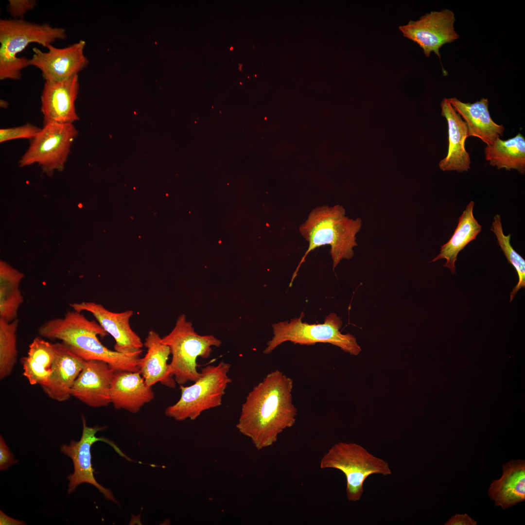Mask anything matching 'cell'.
Returning a JSON list of instances; mask_svg holds the SVG:
<instances>
[{"instance_id": "1", "label": "cell", "mask_w": 525, "mask_h": 525, "mask_svg": "<svg viewBox=\"0 0 525 525\" xmlns=\"http://www.w3.org/2000/svg\"><path fill=\"white\" fill-rule=\"evenodd\" d=\"M293 380L279 370L267 374L248 393L236 427L259 450L273 445L295 423Z\"/></svg>"}, {"instance_id": "2", "label": "cell", "mask_w": 525, "mask_h": 525, "mask_svg": "<svg viewBox=\"0 0 525 525\" xmlns=\"http://www.w3.org/2000/svg\"><path fill=\"white\" fill-rule=\"evenodd\" d=\"M38 333L43 338L60 340L86 361L105 362L115 371H139L142 351L124 354L108 349L98 337L108 333L98 322L88 319L81 312L72 309L63 317L50 319L39 327Z\"/></svg>"}, {"instance_id": "3", "label": "cell", "mask_w": 525, "mask_h": 525, "mask_svg": "<svg viewBox=\"0 0 525 525\" xmlns=\"http://www.w3.org/2000/svg\"><path fill=\"white\" fill-rule=\"evenodd\" d=\"M362 226L361 219H353L346 216L342 206H320L313 209L299 227V233L308 243V247L293 275L290 286L306 256L317 247L330 246L333 269L342 260L352 258L353 248L357 245L356 236Z\"/></svg>"}, {"instance_id": "4", "label": "cell", "mask_w": 525, "mask_h": 525, "mask_svg": "<svg viewBox=\"0 0 525 525\" xmlns=\"http://www.w3.org/2000/svg\"><path fill=\"white\" fill-rule=\"evenodd\" d=\"M67 37L64 28L49 24H38L22 18L0 19V80H19L21 70L29 66V59L18 54L29 44L47 47L56 40Z\"/></svg>"}, {"instance_id": "5", "label": "cell", "mask_w": 525, "mask_h": 525, "mask_svg": "<svg viewBox=\"0 0 525 525\" xmlns=\"http://www.w3.org/2000/svg\"><path fill=\"white\" fill-rule=\"evenodd\" d=\"M161 341L170 349L171 373L180 385L189 381L195 382L200 376V372L197 370V358H209L212 347H219L222 344L213 335L197 333L184 314L178 316L173 329L161 338Z\"/></svg>"}, {"instance_id": "6", "label": "cell", "mask_w": 525, "mask_h": 525, "mask_svg": "<svg viewBox=\"0 0 525 525\" xmlns=\"http://www.w3.org/2000/svg\"><path fill=\"white\" fill-rule=\"evenodd\" d=\"M303 316L301 313L299 318L273 324V336L267 343L263 353L268 354L287 341L304 345L329 343L353 355H357L361 352V348L353 335L341 332L340 329L343 322L336 314H329L321 324H310L302 322Z\"/></svg>"}, {"instance_id": "7", "label": "cell", "mask_w": 525, "mask_h": 525, "mask_svg": "<svg viewBox=\"0 0 525 525\" xmlns=\"http://www.w3.org/2000/svg\"><path fill=\"white\" fill-rule=\"evenodd\" d=\"M230 364L224 361L201 369L199 378L188 386L180 385L181 396L165 410L166 416L176 421L194 420L205 410L222 404V398L231 380L228 376Z\"/></svg>"}, {"instance_id": "8", "label": "cell", "mask_w": 525, "mask_h": 525, "mask_svg": "<svg viewBox=\"0 0 525 525\" xmlns=\"http://www.w3.org/2000/svg\"><path fill=\"white\" fill-rule=\"evenodd\" d=\"M321 469L339 470L345 475L348 500H359L363 493L366 479L372 474H391L388 464L377 457L362 446L354 443L340 442L333 445L320 460Z\"/></svg>"}, {"instance_id": "9", "label": "cell", "mask_w": 525, "mask_h": 525, "mask_svg": "<svg viewBox=\"0 0 525 525\" xmlns=\"http://www.w3.org/2000/svg\"><path fill=\"white\" fill-rule=\"evenodd\" d=\"M78 135L73 124L48 123L30 140L18 161L20 167L38 164L48 175L64 170L72 144Z\"/></svg>"}, {"instance_id": "10", "label": "cell", "mask_w": 525, "mask_h": 525, "mask_svg": "<svg viewBox=\"0 0 525 525\" xmlns=\"http://www.w3.org/2000/svg\"><path fill=\"white\" fill-rule=\"evenodd\" d=\"M82 419L83 431L80 439L78 441L72 440L68 445L63 444L60 447V451L71 459L74 466L73 473L68 476L69 480L68 493L74 492L76 487L82 483H88L95 487L106 499L118 504L112 491L98 483L94 477V470L91 463V447L95 442L104 441L110 445L120 455L124 457L126 456L110 440L96 437V434L104 430L105 427L97 425L88 427L87 426L84 416L82 417Z\"/></svg>"}, {"instance_id": "11", "label": "cell", "mask_w": 525, "mask_h": 525, "mask_svg": "<svg viewBox=\"0 0 525 525\" xmlns=\"http://www.w3.org/2000/svg\"><path fill=\"white\" fill-rule=\"evenodd\" d=\"M455 20L451 10L433 11L418 20H410L406 25L399 26V29L404 36L417 43L426 57L433 52L440 59L439 49L459 37L454 28Z\"/></svg>"}, {"instance_id": "12", "label": "cell", "mask_w": 525, "mask_h": 525, "mask_svg": "<svg viewBox=\"0 0 525 525\" xmlns=\"http://www.w3.org/2000/svg\"><path fill=\"white\" fill-rule=\"evenodd\" d=\"M85 42H79L63 48L49 45L47 52L33 48L34 54L29 66L39 69L45 81L59 82L70 79L81 71L88 64L84 55Z\"/></svg>"}, {"instance_id": "13", "label": "cell", "mask_w": 525, "mask_h": 525, "mask_svg": "<svg viewBox=\"0 0 525 525\" xmlns=\"http://www.w3.org/2000/svg\"><path fill=\"white\" fill-rule=\"evenodd\" d=\"M69 305L74 310L91 313L105 331L115 340V350L124 354L142 351L144 344L130 325V319L133 315L132 310L115 313L107 310L101 304L92 301L71 303Z\"/></svg>"}, {"instance_id": "14", "label": "cell", "mask_w": 525, "mask_h": 525, "mask_svg": "<svg viewBox=\"0 0 525 525\" xmlns=\"http://www.w3.org/2000/svg\"><path fill=\"white\" fill-rule=\"evenodd\" d=\"M79 87L78 75L62 81H45L41 95L44 124H73L79 120L75 105Z\"/></svg>"}, {"instance_id": "15", "label": "cell", "mask_w": 525, "mask_h": 525, "mask_svg": "<svg viewBox=\"0 0 525 525\" xmlns=\"http://www.w3.org/2000/svg\"><path fill=\"white\" fill-rule=\"evenodd\" d=\"M115 371L105 362L86 361L72 386L71 396L91 407L108 406L111 403L110 389Z\"/></svg>"}, {"instance_id": "16", "label": "cell", "mask_w": 525, "mask_h": 525, "mask_svg": "<svg viewBox=\"0 0 525 525\" xmlns=\"http://www.w3.org/2000/svg\"><path fill=\"white\" fill-rule=\"evenodd\" d=\"M54 344L55 355L52 373L48 383L41 387L49 398L62 402L71 397L72 386L86 360L61 342Z\"/></svg>"}, {"instance_id": "17", "label": "cell", "mask_w": 525, "mask_h": 525, "mask_svg": "<svg viewBox=\"0 0 525 525\" xmlns=\"http://www.w3.org/2000/svg\"><path fill=\"white\" fill-rule=\"evenodd\" d=\"M155 397L139 371H116L110 389L111 403L116 409L137 413Z\"/></svg>"}, {"instance_id": "18", "label": "cell", "mask_w": 525, "mask_h": 525, "mask_svg": "<svg viewBox=\"0 0 525 525\" xmlns=\"http://www.w3.org/2000/svg\"><path fill=\"white\" fill-rule=\"evenodd\" d=\"M442 116L444 117L448 127V149L447 156L439 163L443 171L468 172L471 159L465 149L468 138L466 122L454 109L448 99L444 98L440 104Z\"/></svg>"}, {"instance_id": "19", "label": "cell", "mask_w": 525, "mask_h": 525, "mask_svg": "<svg viewBox=\"0 0 525 525\" xmlns=\"http://www.w3.org/2000/svg\"><path fill=\"white\" fill-rule=\"evenodd\" d=\"M159 334L150 330L145 339L144 346L147 349L145 356L140 358L139 372L146 385L152 387L158 383L174 388L176 382L173 378L168 360L171 351L169 347L161 341Z\"/></svg>"}, {"instance_id": "20", "label": "cell", "mask_w": 525, "mask_h": 525, "mask_svg": "<svg viewBox=\"0 0 525 525\" xmlns=\"http://www.w3.org/2000/svg\"><path fill=\"white\" fill-rule=\"evenodd\" d=\"M451 105L464 120L468 129V137H476L487 145L502 137L505 128L497 124L491 118L487 99L482 98L473 103H464L455 97L448 99Z\"/></svg>"}, {"instance_id": "21", "label": "cell", "mask_w": 525, "mask_h": 525, "mask_svg": "<svg viewBox=\"0 0 525 525\" xmlns=\"http://www.w3.org/2000/svg\"><path fill=\"white\" fill-rule=\"evenodd\" d=\"M503 474L490 485L488 493L503 509L525 500V461L510 460L503 465Z\"/></svg>"}, {"instance_id": "22", "label": "cell", "mask_w": 525, "mask_h": 525, "mask_svg": "<svg viewBox=\"0 0 525 525\" xmlns=\"http://www.w3.org/2000/svg\"><path fill=\"white\" fill-rule=\"evenodd\" d=\"M474 202L471 201L460 216L458 223L450 240L441 246L438 255L432 262L445 259L443 266L449 268L453 274L455 273V262L462 250L471 242L474 240L481 231V226L473 214Z\"/></svg>"}, {"instance_id": "23", "label": "cell", "mask_w": 525, "mask_h": 525, "mask_svg": "<svg viewBox=\"0 0 525 525\" xmlns=\"http://www.w3.org/2000/svg\"><path fill=\"white\" fill-rule=\"evenodd\" d=\"M54 344L35 337L29 346L26 356L20 360L23 375L32 385H46L52 373L54 359Z\"/></svg>"}, {"instance_id": "24", "label": "cell", "mask_w": 525, "mask_h": 525, "mask_svg": "<svg viewBox=\"0 0 525 525\" xmlns=\"http://www.w3.org/2000/svg\"><path fill=\"white\" fill-rule=\"evenodd\" d=\"M486 159L492 166L500 170L515 169L525 173V139L519 133L516 136L503 140L497 139L484 149Z\"/></svg>"}, {"instance_id": "25", "label": "cell", "mask_w": 525, "mask_h": 525, "mask_svg": "<svg viewBox=\"0 0 525 525\" xmlns=\"http://www.w3.org/2000/svg\"><path fill=\"white\" fill-rule=\"evenodd\" d=\"M24 275L6 262H0V318L11 322L18 318L23 302L19 289Z\"/></svg>"}, {"instance_id": "26", "label": "cell", "mask_w": 525, "mask_h": 525, "mask_svg": "<svg viewBox=\"0 0 525 525\" xmlns=\"http://www.w3.org/2000/svg\"><path fill=\"white\" fill-rule=\"evenodd\" d=\"M19 319L9 322L0 318V378L11 374L18 356L17 331Z\"/></svg>"}, {"instance_id": "27", "label": "cell", "mask_w": 525, "mask_h": 525, "mask_svg": "<svg viewBox=\"0 0 525 525\" xmlns=\"http://www.w3.org/2000/svg\"><path fill=\"white\" fill-rule=\"evenodd\" d=\"M490 230L495 235L498 245L508 262L514 267L518 276V282L510 292L511 302L517 292L522 288L525 287V261L512 247L510 244L511 234L505 235L504 234L499 214H496L494 216Z\"/></svg>"}, {"instance_id": "28", "label": "cell", "mask_w": 525, "mask_h": 525, "mask_svg": "<svg viewBox=\"0 0 525 525\" xmlns=\"http://www.w3.org/2000/svg\"><path fill=\"white\" fill-rule=\"evenodd\" d=\"M41 129V128L30 123L19 126L1 128L0 129V143L22 139L30 140L37 135Z\"/></svg>"}, {"instance_id": "29", "label": "cell", "mask_w": 525, "mask_h": 525, "mask_svg": "<svg viewBox=\"0 0 525 525\" xmlns=\"http://www.w3.org/2000/svg\"><path fill=\"white\" fill-rule=\"evenodd\" d=\"M36 5L35 0H9L7 9L10 14L15 17L23 18L29 10H33Z\"/></svg>"}, {"instance_id": "30", "label": "cell", "mask_w": 525, "mask_h": 525, "mask_svg": "<svg viewBox=\"0 0 525 525\" xmlns=\"http://www.w3.org/2000/svg\"><path fill=\"white\" fill-rule=\"evenodd\" d=\"M18 462L14 459L13 453L10 451L3 437H0V470H7L12 465Z\"/></svg>"}, {"instance_id": "31", "label": "cell", "mask_w": 525, "mask_h": 525, "mask_svg": "<svg viewBox=\"0 0 525 525\" xmlns=\"http://www.w3.org/2000/svg\"><path fill=\"white\" fill-rule=\"evenodd\" d=\"M476 521L467 514H456L444 524L445 525H476Z\"/></svg>"}, {"instance_id": "32", "label": "cell", "mask_w": 525, "mask_h": 525, "mask_svg": "<svg viewBox=\"0 0 525 525\" xmlns=\"http://www.w3.org/2000/svg\"><path fill=\"white\" fill-rule=\"evenodd\" d=\"M0 524L1 525H24L23 521L17 520L5 515L2 511L0 510Z\"/></svg>"}, {"instance_id": "33", "label": "cell", "mask_w": 525, "mask_h": 525, "mask_svg": "<svg viewBox=\"0 0 525 525\" xmlns=\"http://www.w3.org/2000/svg\"><path fill=\"white\" fill-rule=\"evenodd\" d=\"M239 70H240V71H241V70H242V64H239Z\"/></svg>"}, {"instance_id": "34", "label": "cell", "mask_w": 525, "mask_h": 525, "mask_svg": "<svg viewBox=\"0 0 525 525\" xmlns=\"http://www.w3.org/2000/svg\"><path fill=\"white\" fill-rule=\"evenodd\" d=\"M233 49V47H231L230 48V50L232 51Z\"/></svg>"}]
</instances>
